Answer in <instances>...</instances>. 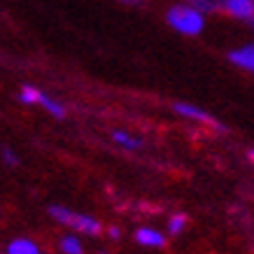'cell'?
Instances as JSON below:
<instances>
[{"instance_id": "cell-6", "label": "cell", "mask_w": 254, "mask_h": 254, "mask_svg": "<svg viewBox=\"0 0 254 254\" xmlns=\"http://www.w3.org/2000/svg\"><path fill=\"white\" fill-rule=\"evenodd\" d=\"M135 238H138L140 245H147V247H163L166 245L163 233L154 231V229H140V231L135 233Z\"/></svg>"}, {"instance_id": "cell-9", "label": "cell", "mask_w": 254, "mask_h": 254, "mask_svg": "<svg viewBox=\"0 0 254 254\" xmlns=\"http://www.w3.org/2000/svg\"><path fill=\"white\" fill-rule=\"evenodd\" d=\"M40 105L49 112V115H54L56 119H63L65 117V108H63L59 100H54V98H49V96H42V100H40Z\"/></svg>"}, {"instance_id": "cell-11", "label": "cell", "mask_w": 254, "mask_h": 254, "mask_svg": "<svg viewBox=\"0 0 254 254\" xmlns=\"http://www.w3.org/2000/svg\"><path fill=\"white\" fill-rule=\"evenodd\" d=\"M189 5L200 9L203 14H208V12H219L224 5V0H189Z\"/></svg>"}, {"instance_id": "cell-16", "label": "cell", "mask_w": 254, "mask_h": 254, "mask_svg": "<svg viewBox=\"0 0 254 254\" xmlns=\"http://www.w3.org/2000/svg\"><path fill=\"white\" fill-rule=\"evenodd\" d=\"M119 2H128V5H133V2H138V0H119Z\"/></svg>"}, {"instance_id": "cell-12", "label": "cell", "mask_w": 254, "mask_h": 254, "mask_svg": "<svg viewBox=\"0 0 254 254\" xmlns=\"http://www.w3.org/2000/svg\"><path fill=\"white\" fill-rule=\"evenodd\" d=\"M61 250H63V254H84L82 243H79L75 236H65V238L61 240Z\"/></svg>"}, {"instance_id": "cell-7", "label": "cell", "mask_w": 254, "mask_h": 254, "mask_svg": "<svg viewBox=\"0 0 254 254\" xmlns=\"http://www.w3.org/2000/svg\"><path fill=\"white\" fill-rule=\"evenodd\" d=\"M7 254H40L38 252V245L28 238H19V240H12L7 247Z\"/></svg>"}, {"instance_id": "cell-14", "label": "cell", "mask_w": 254, "mask_h": 254, "mask_svg": "<svg viewBox=\"0 0 254 254\" xmlns=\"http://www.w3.org/2000/svg\"><path fill=\"white\" fill-rule=\"evenodd\" d=\"M2 159H5V163H9V166H14L16 163V154L12 152V149H7V147L2 149Z\"/></svg>"}, {"instance_id": "cell-8", "label": "cell", "mask_w": 254, "mask_h": 254, "mask_svg": "<svg viewBox=\"0 0 254 254\" xmlns=\"http://www.w3.org/2000/svg\"><path fill=\"white\" fill-rule=\"evenodd\" d=\"M112 140H115L117 145L126 147V149H138V147L142 145L138 138H133L131 133H126V131H115L112 133Z\"/></svg>"}, {"instance_id": "cell-5", "label": "cell", "mask_w": 254, "mask_h": 254, "mask_svg": "<svg viewBox=\"0 0 254 254\" xmlns=\"http://www.w3.org/2000/svg\"><path fill=\"white\" fill-rule=\"evenodd\" d=\"M229 61H231L236 68L245 70V72H252L254 75V42L233 49L231 54H229Z\"/></svg>"}, {"instance_id": "cell-1", "label": "cell", "mask_w": 254, "mask_h": 254, "mask_svg": "<svg viewBox=\"0 0 254 254\" xmlns=\"http://www.w3.org/2000/svg\"><path fill=\"white\" fill-rule=\"evenodd\" d=\"M166 21H168L170 28H175L177 33H182V35H200L203 28H205V14L196 9L193 5L189 2H180V5H173L168 9V14H166Z\"/></svg>"}, {"instance_id": "cell-13", "label": "cell", "mask_w": 254, "mask_h": 254, "mask_svg": "<svg viewBox=\"0 0 254 254\" xmlns=\"http://www.w3.org/2000/svg\"><path fill=\"white\" fill-rule=\"evenodd\" d=\"M187 226V217L185 215H173L168 219V233H173V236H177V233H182Z\"/></svg>"}, {"instance_id": "cell-17", "label": "cell", "mask_w": 254, "mask_h": 254, "mask_svg": "<svg viewBox=\"0 0 254 254\" xmlns=\"http://www.w3.org/2000/svg\"><path fill=\"white\" fill-rule=\"evenodd\" d=\"M250 159H252V161H254V152H250Z\"/></svg>"}, {"instance_id": "cell-4", "label": "cell", "mask_w": 254, "mask_h": 254, "mask_svg": "<svg viewBox=\"0 0 254 254\" xmlns=\"http://www.w3.org/2000/svg\"><path fill=\"white\" fill-rule=\"evenodd\" d=\"M222 12L233 19H240V21L254 23V0H224Z\"/></svg>"}, {"instance_id": "cell-10", "label": "cell", "mask_w": 254, "mask_h": 254, "mask_svg": "<svg viewBox=\"0 0 254 254\" xmlns=\"http://www.w3.org/2000/svg\"><path fill=\"white\" fill-rule=\"evenodd\" d=\"M42 96H45V93L38 91L35 86H23L21 93H19V100H21V103H26V105H35V103L40 105Z\"/></svg>"}, {"instance_id": "cell-2", "label": "cell", "mask_w": 254, "mask_h": 254, "mask_svg": "<svg viewBox=\"0 0 254 254\" xmlns=\"http://www.w3.org/2000/svg\"><path fill=\"white\" fill-rule=\"evenodd\" d=\"M49 215L54 217L56 222L61 224H68L72 229H77L82 233H89V236H98L103 231V226H100L98 219H93L89 215H79V212H72V210L63 208V205H52L49 208Z\"/></svg>"}, {"instance_id": "cell-3", "label": "cell", "mask_w": 254, "mask_h": 254, "mask_svg": "<svg viewBox=\"0 0 254 254\" xmlns=\"http://www.w3.org/2000/svg\"><path fill=\"white\" fill-rule=\"evenodd\" d=\"M175 112L180 117H185V119H191V122H198V124H208V126H215L219 131H224V126L217 122L215 117L205 112V110H200L198 105H191V103H175Z\"/></svg>"}, {"instance_id": "cell-15", "label": "cell", "mask_w": 254, "mask_h": 254, "mask_svg": "<svg viewBox=\"0 0 254 254\" xmlns=\"http://www.w3.org/2000/svg\"><path fill=\"white\" fill-rule=\"evenodd\" d=\"M110 236H112V238H119V229H117V226H110Z\"/></svg>"}]
</instances>
